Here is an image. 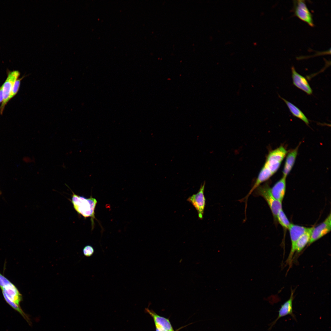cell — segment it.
I'll return each mask as SVG.
<instances>
[{
	"mask_svg": "<svg viewBox=\"0 0 331 331\" xmlns=\"http://www.w3.org/2000/svg\"><path fill=\"white\" fill-rule=\"evenodd\" d=\"M71 201L77 213L85 218H91L92 228L94 226L95 210L97 203L96 199L90 196L87 198L75 194L72 191Z\"/></svg>",
	"mask_w": 331,
	"mask_h": 331,
	"instance_id": "cell-1",
	"label": "cell"
},
{
	"mask_svg": "<svg viewBox=\"0 0 331 331\" xmlns=\"http://www.w3.org/2000/svg\"><path fill=\"white\" fill-rule=\"evenodd\" d=\"M287 153L283 146L270 151L260 172L269 179L278 169Z\"/></svg>",
	"mask_w": 331,
	"mask_h": 331,
	"instance_id": "cell-2",
	"label": "cell"
},
{
	"mask_svg": "<svg viewBox=\"0 0 331 331\" xmlns=\"http://www.w3.org/2000/svg\"><path fill=\"white\" fill-rule=\"evenodd\" d=\"M271 188L266 183L259 186L255 190V196L262 197L267 203L272 213L274 220H276V216L279 210L282 208V203L277 200L273 196Z\"/></svg>",
	"mask_w": 331,
	"mask_h": 331,
	"instance_id": "cell-3",
	"label": "cell"
},
{
	"mask_svg": "<svg viewBox=\"0 0 331 331\" xmlns=\"http://www.w3.org/2000/svg\"><path fill=\"white\" fill-rule=\"evenodd\" d=\"M17 70L8 71L7 77L3 85V100L0 107V113L2 114L5 107L10 101L9 97L13 86L20 75Z\"/></svg>",
	"mask_w": 331,
	"mask_h": 331,
	"instance_id": "cell-4",
	"label": "cell"
},
{
	"mask_svg": "<svg viewBox=\"0 0 331 331\" xmlns=\"http://www.w3.org/2000/svg\"><path fill=\"white\" fill-rule=\"evenodd\" d=\"M205 182L200 186L198 192L189 197L187 201L191 203L197 211L199 218L202 219L203 218L206 205V199L204 195Z\"/></svg>",
	"mask_w": 331,
	"mask_h": 331,
	"instance_id": "cell-5",
	"label": "cell"
},
{
	"mask_svg": "<svg viewBox=\"0 0 331 331\" xmlns=\"http://www.w3.org/2000/svg\"><path fill=\"white\" fill-rule=\"evenodd\" d=\"M294 14L302 21L311 27L314 24L312 14L308 9L305 1L302 0L293 1Z\"/></svg>",
	"mask_w": 331,
	"mask_h": 331,
	"instance_id": "cell-6",
	"label": "cell"
},
{
	"mask_svg": "<svg viewBox=\"0 0 331 331\" xmlns=\"http://www.w3.org/2000/svg\"><path fill=\"white\" fill-rule=\"evenodd\" d=\"M304 226L291 223L288 228L291 242V248L287 262L290 265L292 261L293 255L295 253V243L299 238L309 229Z\"/></svg>",
	"mask_w": 331,
	"mask_h": 331,
	"instance_id": "cell-7",
	"label": "cell"
},
{
	"mask_svg": "<svg viewBox=\"0 0 331 331\" xmlns=\"http://www.w3.org/2000/svg\"><path fill=\"white\" fill-rule=\"evenodd\" d=\"M331 229V215L330 213L325 219L312 230L308 245H310L329 233Z\"/></svg>",
	"mask_w": 331,
	"mask_h": 331,
	"instance_id": "cell-8",
	"label": "cell"
},
{
	"mask_svg": "<svg viewBox=\"0 0 331 331\" xmlns=\"http://www.w3.org/2000/svg\"><path fill=\"white\" fill-rule=\"evenodd\" d=\"M291 74L293 83L298 88L304 92L308 95L312 93L313 90L306 79L298 73L294 67H291Z\"/></svg>",
	"mask_w": 331,
	"mask_h": 331,
	"instance_id": "cell-9",
	"label": "cell"
},
{
	"mask_svg": "<svg viewBox=\"0 0 331 331\" xmlns=\"http://www.w3.org/2000/svg\"><path fill=\"white\" fill-rule=\"evenodd\" d=\"M145 310L152 318L155 327L160 328L165 331H175L168 319L158 314L148 308H146Z\"/></svg>",
	"mask_w": 331,
	"mask_h": 331,
	"instance_id": "cell-10",
	"label": "cell"
},
{
	"mask_svg": "<svg viewBox=\"0 0 331 331\" xmlns=\"http://www.w3.org/2000/svg\"><path fill=\"white\" fill-rule=\"evenodd\" d=\"M286 178L283 177L271 188L273 196L277 200L282 203L286 192Z\"/></svg>",
	"mask_w": 331,
	"mask_h": 331,
	"instance_id": "cell-11",
	"label": "cell"
},
{
	"mask_svg": "<svg viewBox=\"0 0 331 331\" xmlns=\"http://www.w3.org/2000/svg\"><path fill=\"white\" fill-rule=\"evenodd\" d=\"M293 300V291H291L289 299L281 305L278 311V315L276 319L272 324V327L275 324L279 319L286 315H290L294 318H295L293 311L292 303Z\"/></svg>",
	"mask_w": 331,
	"mask_h": 331,
	"instance_id": "cell-12",
	"label": "cell"
},
{
	"mask_svg": "<svg viewBox=\"0 0 331 331\" xmlns=\"http://www.w3.org/2000/svg\"><path fill=\"white\" fill-rule=\"evenodd\" d=\"M298 148L296 147L287 154L283 171V177L286 178L292 169L297 157Z\"/></svg>",
	"mask_w": 331,
	"mask_h": 331,
	"instance_id": "cell-13",
	"label": "cell"
},
{
	"mask_svg": "<svg viewBox=\"0 0 331 331\" xmlns=\"http://www.w3.org/2000/svg\"><path fill=\"white\" fill-rule=\"evenodd\" d=\"M314 227H309L308 230L302 234L297 241L295 246V252L299 253L308 244L311 232Z\"/></svg>",
	"mask_w": 331,
	"mask_h": 331,
	"instance_id": "cell-14",
	"label": "cell"
},
{
	"mask_svg": "<svg viewBox=\"0 0 331 331\" xmlns=\"http://www.w3.org/2000/svg\"><path fill=\"white\" fill-rule=\"evenodd\" d=\"M279 97L285 102L290 112L294 116L302 120L307 125H309V122L308 119L301 110L291 102L280 96H279Z\"/></svg>",
	"mask_w": 331,
	"mask_h": 331,
	"instance_id": "cell-15",
	"label": "cell"
},
{
	"mask_svg": "<svg viewBox=\"0 0 331 331\" xmlns=\"http://www.w3.org/2000/svg\"><path fill=\"white\" fill-rule=\"evenodd\" d=\"M276 220L283 228L288 229L291 223L282 208L280 209L278 212L276 216Z\"/></svg>",
	"mask_w": 331,
	"mask_h": 331,
	"instance_id": "cell-16",
	"label": "cell"
},
{
	"mask_svg": "<svg viewBox=\"0 0 331 331\" xmlns=\"http://www.w3.org/2000/svg\"><path fill=\"white\" fill-rule=\"evenodd\" d=\"M22 78L18 79L15 82L10 93L9 97L10 100L15 96L17 93L20 87L21 81L22 79Z\"/></svg>",
	"mask_w": 331,
	"mask_h": 331,
	"instance_id": "cell-17",
	"label": "cell"
},
{
	"mask_svg": "<svg viewBox=\"0 0 331 331\" xmlns=\"http://www.w3.org/2000/svg\"><path fill=\"white\" fill-rule=\"evenodd\" d=\"M82 251L85 256L86 257H90L93 254L94 251V248L92 246L88 245L84 247Z\"/></svg>",
	"mask_w": 331,
	"mask_h": 331,
	"instance_id": "cell-18",
	"label": "cell"
},
{
	"mask_svg": "<svg viewBox=\"0 0 331 331\" xmlns=\"http://www.w3.org/2000/svg\"><path fill=\"white\" fill-rule=\"evenodd\" d=\"M12 283L0 272V287L1 288Z\"/></svg>",
	"mask_w": 331,
	"mask_h": 331,
	"instance_id": "cell-19",
	"label": "cell"
},
{
	"mask_svg": "<svg viewBox=\"0 0 331 331\" xmlns=\"http://www.w3.org/2000/svg\"><path fill=\"white\" fill-rule=\"evenodd\" d=\"M3 85H2L0 87V103L3 101Z\"/></svg>",
	"mask_w": 331,
	"mask_h": 331,
	"instance_id": "cell-20",
	"label": "cell"
}]
</instances>
